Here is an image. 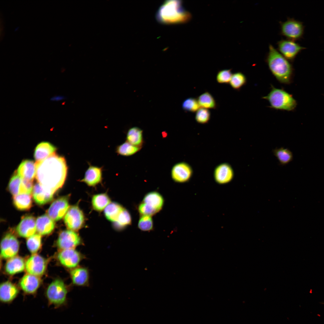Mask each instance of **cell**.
<instances>
[{
  "label": "cell",
  "instance_id": "14",
  "mask_svg": "<svg viewBox=\"0 0 324 324\" xmlns=\"http://www.w3.org/2000/svg\"><path fill=\"white\" fill-rule=\"evenodd\" d=\"M46 266L45 260L40 255L35 254L32 256L27 260L25 267L29 274L38 276L44 274Z\"/></svg>",
  "mask_w": 324,
  "mask_h": 324
},
{
  "label": "cell",
  "instance_id": "4",
  "mask_svg": "<svg viewBox=\"0 0 324 324\" xmlns=\"http://www.w3.org/2000/svg\"><path fill=\"white\" fill-rule=\"evenodd\" d=\"M262 98L268 101L269 107L277 110L291 111L297 105L296 100L291 94L283 88H275L272 85L269 93Z\"/></svg>",
  "mask_w": 324,
  "mask_h": 324
},
{
  "label": "cell",
  "instance_id": "12",
  "mask_svg": "<svg viewBox=\"0 0 324 324\" xmlns=\"http://www.w3.org/2000/svg\"><path fill=\"white\" fill-rule=\"evenodd\" d=\"M58 258L64 266L72 269L77 267L83 258L81 254L75 249L62 250Z\"/></svg>",
  "mask_w": 324,
  "mask_h": 324
},
{
  "label": "cell",
  "instance_id": "42",
  "mask_svg": "<svg viewBox=\"0 0 324 324\" xmlns=\"http://www.w3.org/2000/svg\"><path fill=\"white\" fill-rule=\"evenodd\" d=\"M33 189L32 181L22 178L20 186L19 194H30Z\"/></svg>",
  "mask_w": 324,
  "mask_h": 324
},
{
  "label": "cell",
  "instance_id": "32",
  "mask_svg": "<svg viewBox=\"0 0 324 324\" xmlns=\"http://www.w3.org/2000/svg\"><path fill=\"white\" fill-rule=\"evenodd\" d=\"M132 219L129 212L124 208L117 220L114 223L113 226L118 230H121L130 225Z\"/></svg>",
  "mask_w": 324,
  "mask_h": 324
},
{
  "label": "cell",
  "instance_id": "35",
  "mask_svg": "<svg viewBox=\"0 0 324 324\" xmlns=\"http://www.w3.org/2000/svg\"><path fill=\"white\" fill-rule=\"evenodd\" d=\"M247 82L246 76L242 73L238 72L232 74L229 84L234 89L239 91Z\"/></svg>",
  "mask_w": 324,
  "mask_h": 324
},
{
  "label": "cell",
  "instance_id": "18",
  "mask_svg": "<svg viewBox=\"0 0 324 324\" xmlns=\"http://www.w3.org/2000/svg\"><path fill=\"white\" fill-rule=\"evenodd\" d=\"M19 291L17 288L9 281L2 284L0 286V299L3 303L9 304L16 297Z\"/></svg>",
  "mask_w": 324,
  "mask_h": 324
},
{
  "label": "cell",
  "instance_id": "36",
  "mask_svg": "<svg viewBox=\"0 0 324 324\" xmlns=\"http://www.w3.org/2000/svg\"><path fill=\"white\" fill-rule=\"evenodd\" d=\"M40 235V234H36L29 237L27 239V246L31 253L34 254L40 249L41 245Z\"/></svg>",
  "mask_w": 324,
  "mask_h": 324
},
{
  "label": "cell",
  "instance_id": "34",
  "mask_svg": "<svg viewBox=\"0 0 324 324\" xmlns=\"http://www.w3.org/2000/svg\"><path fill=\"white\" fill-rule=\"evenodd\" d=\"M142 147L134 146L127 141L118 146L116 152L118 154L124 156H130L140 151Z\"/></svg>",
  "mask_w": 324,
  "mask_h": 324
},
{
  "label": "cell",
  "instance_id": "40",
  "mask_svg": "<svg viewBox=\"0 0 324 324\" xmlns=\"http://www.w3.org/2000/svg\"><path fill=\"white\" fill-rule=\"evenodd\" d=\"M210 117L211 113L208 109L200 108L196 112L195 119L199 123L205 124L209 122Z\"/></svg>",
  "mask_w": 324,
  "mask_h": 324
},
{
  "label": "cell",
  "instance_id": "6",
  "mask_svg": "<svg viewBox=\"0 0 324 324\" xmlns=\"http://www.w3.org/2000/svg\"><path fill=\"white\" fill-rule=\"evenodd\" d=\"M280 34L287 39L294 41L302 38L304 26L302 22L293 18H288L284 22H279Z\"/></svg>",
  "mask_w": 324,
  "mask_h": 324
},
{
  "label": "cell",
  "instance_id": "13",
  "mask_svg": "<svg viewBox=\"0 0 324 324\" xmlns=\"http://www.w3.org/2000/svg\"><path fill=\"white\" fill-rule=\"evenodd\" d=\"M171 172L172 178L174 182L184 183L190 180L193 171L192 167L188 164L182 162L173 165Z\"/></svg>",
  "mask_w": 324,
  "mask_h": 324
},
{
  "label": "cell",
  "instance_id": "9",
  "mask_svg": "<svg viewBox=\"0 0 324 324\" xmlns=\"http://www.w3.org/2000/svg\"><path fill=\"white\" fill-rule=\"evenodd\" d=\"M279 52L289 61L292 62L298 54L305 49L294 41L282 39L277 43Z\"/></svg>",
  "mask_w": 324,
  "mask_h": 324
},
{
  "label": "cell",
  "instance_id": "5",
  "mask_svg": "<svg viewBox=\"0 0 324 324\" xmlns=\"http://www.w3.org/2000/svg\"><path fill=\"white\" fill-rule=\"evenodd\" d=\"M67 292L66 286L62 280L57 279L52 282L46 292L48 305H53L55 308L62 306L66 301Z\"/></svg>",
  "mask_w": 324,
  "mask_h": 324
},
{
  "label": "cell",
  "instance_id": "30",
  "mask_svg": "<svg viewBox=\"0 0 324 324\" xmlns=\"http://www.w3.org/2000/svg\"><path fill=\"white\" fill-rule=\"evenodd\" d=\"M272 152L281 165H286L293 160V154L288 148L284 147L276 148L273 150Z\"/></svg>",
  "mask_w": 324,
  "mask_h": 324
},
{
  "label": "cell",
  "instance_id": "31",
  "mask_svg": "<svg viewBox=\"0 0 324 324\" xmlns=\"http://www.w3.org/2000/svg\"><path fill=\"white\" fill-rule=\"evenodd\" d=\"M124 208L116 202L110 203L105 208L104 214L109 220L115 222Z\"/></svg>",
  "mask_w": 324,
  "mask_h": 324
},
{
  "label": "cell",
  "instance_id": "41",
  "mask_svg": "<svg viewBox=\"0 0 324 324\" xmlns=\"http://www.w3.org/2000/svg\"><path fill=\"white\" fill-rule=\"evenodd\" d=\"M231 69H225L219 71L216 75L217 82L219 83L229 84L232 74Z\"/></svg>",
  "mask_w": 324,
  "mask_h": 324
},
{
  "label": "cell",
  "instance_id": "37",
  "mask_svg": "<svg viewBox=\"0 0 324 324\" xmlns=\"http://www.w3.org/2000/svg\"><path fill=\"white\" fill-rule=\"evenodd\" d=\"M22 179L17 172H15L11 178L8 184V189L14 196L19 194L20 186Z\"/></svg>",
  "mask_w": 324,
  "mask_h": 324
},
{
  "label": "cell",
  "instance_id": "19",
  "mask_svg": "<svg viewBox=\"0 0 324 324\" xmlns=\"http://www.w3.org/2000/svg\"><path fill=\"white\" fill-rule=\"evenodd\" d=\"M36 163L31 160H26L20 164L16 172L22 178L33 181L36 176Z\"/></svg>",
  "mask_w": 324,
  "mask_h": 324
},
{
  "label": "cell",
  "instance_id": "38",
  "mask_svg": "<svg viewBox=\"0 0 324 324\" xmlns=\"http://www.w3.org/2000/svg\"><path fill=\"white\" fill-rule=\"evenodd\" d=\"M182 109L185 111L196 112L200 107L197 98H189L185 99L182 104Z\"/></svg>",
  "mask_w": 324,
  "mask_h": 324
},
{
  "label": "cell",
  "instance_id": "44",
  "mask_svg": "<svg viewBox=\"0 0 324 324\" xmlns=\"http://www.w3.org/2000/svg\"><path fill=\"white\" fill-rule=\"evenodd\" d=\"M65 99V97L61 95H56L50 98V100L52 101H58L63 100Z\"/></svg>",
  "mask_w": 324,
  "mask_h": 324
},
{
  "label": "cell",
  "instance_id": "21",
  "mask_svg": "<svg viewBox=\"0 0 324 324\" xmlns=\"http://www.w3.org/2000/svg\"><path fill=\"white\" fill-rule=\"evenodd\" d=\"M70 274L72 282L75 285L84 286L88 283L89 273L85 268L77 267L71 269Z\"/></svg>",
  "mask_w": 324,
  "mask_h": 324
},
{
  "label": "cell",
  "instance_id": "29",
  "mask_svg": "<svg viewBox=\"0 0 324 324\" xmlns=\"http://www.w3.org/2000/svg\"><path fill=\"white\" fill-rule=\"evenodd\" d=\"M13 202L15 207L20 210H28L32 205L30 194H22L14 196Z\"/></svg>",
  "mask_w": 324,
  "mask_h": 324
},
{
  "label": "cell",
  "instance_id": "8",
  "mask_svg": "<svg viewBox=\"0 0 324 324\" xmlns=\"http://www.w3.org/2000/svg\"><path fill=\"white\" fill-rule=\"evenodd\" d=\"M82 243L81 238L76 231L64 230L60 233L57 241L58 247L61 250L74 249Z\"/></svg>",
  "mask_w": 324,
  "mask_h": 324
},
{
  "label": "cell",
  "instance_id": "39",
  "mask_svg": "<svg viewBox=\"0 0 324 324\" xmlns=\"http://www.w3.org/2000/svg\"><path fill=\"white\" fill-rule=\"evenodd\" d=\"M138 228L144 231H149L153 230V222L151 216L141 215L138 224Z\"/></svg>",
  "mask_w": 324,
  "mask_h": 324
},
{
  "label": "cell",
  "instance_id": "2",
  "mask_svg": "<svg viewBox=\"0 0 324 324\" xmlns=\"http://www.w3.org/2000/svg\"><path fill=\"white\" fill-rule=\"evenodd\" d=\"M269 69L280 83L288 85L292 80L293 69L291 64L272 44L265 58Z\"/></svg>",
  "mask_w": 324,
  "mask_h": 324
},
{
  "label": "cell",
  "instance_id": "10",
  "mask_svg": "<svg viewBox=\"0 0 324 324\" xmlns=\"http://www.w3.org/2000/svg\"><path fill=\"white\" fill-rule=\"evenodd\" d=\"M69 197L68 195L59 197L51 204L47 213L53 220H58L66 214L69 208Z\"/></svg>",
  "mask_w": 324,
  "mask_h": 324
},
{
  "label": "cell",
  "instance_id": "17",
  "mask_svg": "<svg viewBox=\"0 0 324 324\" xmlns=\"http://www.w3.org/2000/svg\"><path fill=\"white\" fill-rule=\"evenodd\" d=\"M102 168L90 165L85 172L84 178L80 181L89 186H94L102 180Z\"/></svg>",
  "mask_w": 324,
  "mask_h": 324
},
{
  "label": "cell",
  "instance_id": "33",
  "mask_svg": "<svg viewBox=\"0 0 324 324\" xmlns=\"http://www.w3.org/2000/svg\"><path fill=\"white\" fill-rule=\"evenodd\" d=\"M201 108L207 109H215L216 102L213 96L209 92H206L200 95L197 98Z\"/></svg>",
  "mask_w": 324,
  "mask_h": 324
},
{
  "label": "cell",
  "instance_id": "23",
  "mask_svg": "<svg viewBox=\"0 0 324 324\" xmlns=\"http://www.w3.org/2000/svg\"><path fill=\"white\" fill-rule=\"evenodd\" d=\"M40 284L39 278L37 276L30 274L25 275L20 282V286L26 293L32 294L38 289Z\"/></svg>",
  "mask_w": 324,
  "mask_h": 324
},
{
  "label": "cell",
  "instance_id": "22",
  "mask_svg": "<svg viewBox=\"0 0 324 324\" xmlns=\"http://www.w3.org/2000/svg\"><path fill=\"white\" fill-rule=\"evenodd\" d=\"M56 148L48 142H42L36 147L34 157L36 162H40L55 153Z\"/></svg>",
  "mask_w": 324,
  "mask_h": 324
},
{
  "label": "cell",
  "instance_id": "20",
  "mask_svg": "<svg viewBox=\"0 0 324 324\" xmlns=\"http://www.w3.org/2000/svg\"><path fill=\"white\" fill-rule=\"evenodd\" d=\"M33 196L35 202L43 205L51 201L54 194L44 188L39 183L36 184L33 189Z\"/></svg>",
  "mask_w": 324,
  "mask_h": 324
},
{
  "label": "cell",
  "instance_id": "24",
  "mask_svg": "<svg viewBox=\"0 0 324 324\" xmlns=\"http://www.w3.org/2000/svg\"><path fill=\"white\" fill-rule=\"evenodd\" d=\"M54 220L48 216L44 214L38 217L36 221V230L41 235L50 234L55 227Z\"/></svg>",
  "mask_w": 324,
  "mask_h": 324
},
{
  "label": "cell",
  "instance_id": "7",
  "mask_svg": "<svg viewBox=\"0 0 324 324\" xmlns=\"http://www.w3.org/2000/svg\"><path fill=\"white\" fill-rule=\"evenodd\" d=\"M84 214L78 205L70 207L64 218L65 224L69 230L76 231L84 225Z\"/></svg>",
  "mask_w": 324,
  "mask_h": 324
},
{
  "label": "cell",
  "instance_id": "3",
  "mask_svg": "<svg viewBox=\"0 0 324 324\" xmlns=\"http://www.w3.org/2000/svg\"><path fill=\"white\" fill-rule=\"evenodd\" d=\"M157 20L166 25L185 23L191 19L190 13L182 6L180 0L165 1L157 11L155 16Z\"/></svg>",
  "mask_w": 324,
  "mask_h": 324
},
{
  "label": "cell",
  "instance_id": "45",
  "mask_svg": "<svg viewBox=\"0 0 324 324\" xmlns=\"http://www.w3.org/2000/svg\"><path fill=\"white\" fill-rule=\"evenodd\" d=\"M323 304H324V303H323Z\"/></svg>",
  "mask_w": 324,
  "mask_h": 324
},
{
  "label": "cell",
  "instance_id": "25",
  "mask_svg": "<svg viewBox=\"0 0 324 324\" xmlns=\"http://www.w3.org/2000/svg\"><path fill=\"white\" fill-rule=\"evenodd\" d=\"M142 202L158 212L162 208L164 200L162 196L159 193L152 191L148 193L145 196Z\"/></svg>",
  "mask_w": 324,
  "mask_h": 324
},
{
  "label": "cell",
  "instance_id": "43",
  "mask_svg": "<svg viewBox=\"0 0 324 324\" xmlns=\"http://www.w3.org/2000/svg\"><path fill=\"white\" fill-rule=\"evenodd\" d=\"M138 211L141 215L152 216L158 212L154 209L142 202L138 206Z\"/></svg>",
  "mask_w": 324,
  "mask_h": 324
},
{
  "label": "cell",
  "instance_id": "15",
  "mask_svg": "<svg viewBox=\"0 0 324 324\" xmlns=\"http://www.w3.org/2000/svg\"><path fill=\"white\" fill-rule=\"evenodd\" d=\"M234 176V172L229 164L224 163L218 166L214 172V177L216 182L224 184L230 182Z\"/></svg>",
  "mask_w": 324,
  "mask_h": 324
},
{
  "label": "cell",
  "instance_id": "27",
  "mask_svg": "<svg viewBox=\"0 0 324 324\" xmlns=\"http://www.w3.org/2000/svg\"><path fill=\"white\" fill-rule=\"evenodd\" d=\"M126 141L134 146L142 147L144 142L143 130L136 127L130 128L127 133Z\"/></svg>",
  "mask_w": 324,
  "mask_h": 324
},
{
  "label": "cell",
  "instance_id": "16",
  "mask_svg": "<svg viewBox=\"0 0 324 324\" xmlns=\"http://www.w3.org/2000/svg\"><path fill=\"white\" fill-rule=\"evenodd\" d=\"M36 230L35 219L29 215L23 217L16 228L19 235L24 238H29L34 235Z\"/></svg>",
  "mask_w": 324,
  "mask_h": 324
},
{
  "label": "cell",
  "instance_id": "26",
  "mask_svg": "<svg viewBox=\"0 0 324 324\" xmlns=\"http://www.w3.org/2000/svg\"><path fill=\"white\" fill-rule=\"evenodd\" d=\"M25 266L22 258L19 256H14L10 258L7 261L5 266V270L9 274H14L23 271Z\"/></svg>",
  "mask_w": 324,
  "mask_h": 324
},
{
  "label": "cell",
  "instance_id": "11",
  "mask_svg": "<svg viewBox=\"0 0 324 324\" xmlns=\"http://www.w3.org/2000/svg\"><path fill=\"white\" fill-rule=\"evenodd\" d=\"M19 248V242L16 237L11 233H8L1 242V255L5 259L14 257L18 253Z\"/></svg>",
  "mask_w": 324,
  "mask_h": 324
},
{
  "label": "cell",
  "instance_id": "28",
  "mask_svg": "<svg viewBox=\"0 0 324 324\" xmlns=\"http://www.w3.org/2000/svg\"><path fill=\"white\" fill-rule=\"evenodd\" d=\"M111 202L110 199L106 193L94 195L92 198V207L97 211H102Z\"/></svg>",
  "mask_w": 324,
  "mask_h": 324
},
{
  "label": "cell",
  "instance_id": "1",
  "mask_svg": "<svg viewBox=\"0 0 324 324\" xmlns=\"http://www.w3.org/2000/svg\"><path fill=\"white\" fill-rule=\"evenodd\" d=\"M36 163L35 177L38 183L53 194L62 187L66 180L68 169L64 157L55 153Z\"/></svg>",
  "mask_w": 324,
  "mask_h": 324
}]
</instances>
